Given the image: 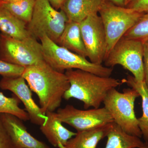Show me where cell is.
<instances>
[{"label": "cell", "mask_w": 148, "mask_h": 148, "mask_svg": "<svg viewBox=\"0 0 148 148\" xmlns=\"http://www.w3.org/2000/svg\"><path fill=\"white\" fill-rule=\"evenodd\" d=\"M22 76L38 97L40 107L45 113L59 108L70 86L65 73L56 71L45 60L25 68Z\"/></svg>", "instance_id": "1"}, {"label": "cell", "mask_w": 148, "mask_h": 148, "mask_svg": "<svg viewBox=\"0 0 148 148\" xmlns=\"http://www.w3.org/2000/svg\"><path fill=\"white\" fill-rule=\"evenodd\" d=\"M70 86L63 98H75L84 103V109L98 108L108 92L123 83L122 81L111 77L99 76L89 72L70 69L65 73Z\"/></svg>", "instance_id": "2"}, {"label": "cell", "mask_w": 148, "mask_h": 148, "mask_svg": "<svg viewBox=\"0 0 148 148\" xmlns=\"http://www.w3.org/2000/svg\"><path fill=\"white\" fill-rule=\"evenodd\" d=\"M45 61L53 69L64 73L70 69H79L99 76L110 77L112 68L93 64L87 58L58 45L44 36L40 40Z\"/></svg>", "instance_id": "3"}, {"label": "cell", "mask_w": 148, "mask_h": 148, "mask_svg": "<svg viewBox=\"0 0 148 148\" xmlns=\"http://www.w3.org/2000/svg\"><path fill=\"white\" fill-rule=\"evenodd\" d=\"M139 96L138 91L131 88L124 89L123 92L114 88L108 92L103 103L114 122L127 134L141 138L142 132L135 112V100Z\"/></svg>", "instance_id": "4"}, {"label": "cell", "mask_w": 148, "mask_h": 148, "mask_svg": "<svg viewBox=\"0 0 148 148\" xmlns=\"http://www.w3.org/2000/svg\"><path fill=\"white\" fill-rule=\"evenodd\" d=\"M68 21L63 10L55 9L47 0H36L27 29L37 40L46 36L57 43Z\"/></svg>", "instance_id": "5"}, {"label": "cell", "mask_w": 148, "mask_h": 148, "mask_svg": "<svg viewBox=\"0 0 148 148\" xmlns=\"http://www.w3.org/2000/svg\"><path fill=\"white\" fill-rule=\"evenodd\" d=\"M99 13L107 39L106 58L114 46L138 22L144 13L125 7L119 6L107 1Z\"/></svg>", "instance_id": "6"}, {"label": "cell", "mask_w": 148, "mask_h": 148, "mask_svg": "<svg viewBox=\"0 0 148 148\" xmlns=\"http://www.w3.org/2000/svg\"><path fill=\"white\" fill-rule=\"evenodd\" d=\"M0 57L8 63L25 68L44 60L41 43L34 37L19 40L1 33Z\"/></svg>", "instance_id": "7"}, {"label": "cell", "mask_w": 148, "mask_h": 148, "mask_svg": "<svg viewBox=\"0 0 148 148\" xmlns=\"http://www.w3.org/2000/svg\"><path fill=\"white\" fill-rule=\"evenodd\" d=\"M105 66L120 65L129 71L138 82L145 81L143 43L123 37L114 46L104 61Z\"/></svg>", "instance_id": "8"}, {"label": "cell", "mask_w": 148, "mask_h": 148, "mask_svg": "<svg viewBox=\"0 0 148 148\" xmlns=\"http://www.w3.org/2000/svg\"><path fill=\"white\" fill-rule=\"evenodd\" d=\"M63 123L69 125L77 132L102 127L114 122L113 119L105 108L81 110L68 105L56 112Z\"/></svg>", "instance_id": "9"}, {"label": "cell", "mask_w": 148, "mask_h": 148, "mask_svg": "<svg viewBox=\"0 0 148 148\" xmlns=\"http://www.w3.org/2000/svg\"><path fill=\"white\" fill-rule=\"evenodd\" d=\"M79 24L87 58L93 64L101 65L106 57L107 39L101 16L98 13L92 14Z\"/></svg>", "instance_id": "10"}, {"label": "cell", "mask_w": 148, "mask_h": 148, "mask_svg": "<svg viewBox=\"0 0 148 148\" xmlns=\"http://www.w3.org/2000/svg\"><path fill=\"white\" fill-rule=\"evenodd\" d=\"M0 88L13 92L23 103L32 123L40 126L44 123L46 114L35 103L32 98V90L22 75L3 77L0 81Z\"/></svg>", "instance_id": "11"}, {"label": "cell", "mask_w": 148, "mask_h": 148, "mask_svg": "<svg viewBox=\"0 0 148 148\" xmlns=\"http://www.w3.org/2000/svg\"><path fill=\"white\" fill-rule=\"evenodd\" d=\"M0 119L14 148H51L37 140L27 130L23 121L10 114H0Z\"/></svg>", "instance_id": "12"}, {"label": "cell", "mask_w": 148, "mask_h": 148, "mask_svg": "<svg viewBox=\"0 0 148 148\" xmlns=\"http://www.w3.org/2000/svg\"><path fill=\"white\" fill-rule=\"evenodd\" d=\"M45 121L40 129L49 143L55 147L59 144L65 145L68 141L76 135L64 127L55 112H47Z\"/></svg>", "instance_id": "13"}, {"label": "cell", "mask_w": 148, "mask_h": 148, "mask_svg": "<svg viewBox=\"0 0 148 148\" xmlns=\"http://www.w3.org/2000/svg\"><path fill=\"white\" fill-rule=\"evenodd\" d=\"M107 0H66L61 9L69 21L80 23L90 14L98 13Z\"/></svg>", "instance_id": "14"}, {"label": "cell", "mask_w": 148, "mask_h": 148, "mask_svg": "<svg viewBox=\"0 0 148 148\" xmlns=\"http://www.w3.org/2000/svg\"><path fill=\"white\" fill-rule=\"evenodd\" d=\"M56 44L72 52L87 58L79 23L69 20L67 21Z\"/></svg>", "instance_id": "15"}, {"label": "cell", "mask_w": 148, "mask_h": 148, "mask_svg": "<svg viewBox=\"0 0 148 148\" xmlns=\"http://www.w3.org/2000/svg\"><path fill=\"white\" fill-rule=\"evenodd\" d=\"M111 123L95 129L77 132L76 135L63 146L65 148H97L100 141L107 137Z\"/></svg>", "instance_id": "16"}, {"label": "cell", "mask_w": 148, "mask_h": 148, "mask_svg": "<svg viewBox=\"0 0 148 148\" xmlns=\"http://www.w3.org/2000/svg\"><path fill=\"white\" fill-rule=\"evenodd\" d=\"M0 31L1 34L19 40L32 36L27 24L21 21L1 5H0Z\"/></svg>", "instance_id": "17"}, {"label": "cell", "mask_w": 148, "mask_h": 148, "mask_svg": "<svg viewBox=\"0 0 148 148\" xmlns=\"http://www.w3.org/2000/svg\"><path fill=\"white\" fill-rule=\"evenodd\" d=\"M105 148H141L145 143L140 138L127 134L115 123H111Z\"/></svg>", "instance_id": "18"}, {"label": "cell", "mask_w": 148, "mask_h": 148, "mask_svg": "<svg viewBox=\"0 0 148 148\" xmlns=\"http://www.w3.org/2000/svg\"><path fill=\"white\" fill-rule=\"evenodd\" d=\"M122 81L123 83H126L130 87L137 90L142 98L143 114L138 118V124L145 143L148 144V87L145 81L138 82L130 75Z\"/></svg>", "instance_id": "19"}, {"label": "cell", "mask_w": 148, "mask_h": 148, "mask_svg": "<svg viewBox=\"0 0 148 148\" xmlns=\"http://www.w3.org/2000/svg\"><path fill=\"white\" fill-rule=\"evenodd\" d=\"M36 0H20L16 2L2 4L12 14L27 24L31 21Z\"/></svg>", "instance_id": "20"}, {"label": "cell", "mask_w": 148, "mask_h": 148, "mask_svg": "<svg viewBox=\"0 0 148 148\" xmlns=\"http://www.w3.org/2000/svg\"><path fill=\"white\" fill-rule=\"evenodd\" d=\"M20 102L16 96L9 98L0 92V114H12L23 121L29 120V114L27 112L19 107Z\"/></svg>", "instance_id": "21"}, {"label": "cell", "mask_w": 148, "mask_h": 148, "mask_svg": "<svg viewBox=\"0 0 148 148\" xmlns=\"http://www.w3.org/2000/svg\"><path fill=\"white\" fill-rule=\"evenodd\" d=\"M126 38L144 43L148 40V12L144 13L140 19L124 35Z\"/></svg>", "instance_id": "22"}, {"label": "cell", "mask_w": 148, "mask_h": 148, "mask_svg": "<svg viewBox=\"0 0 148 148\" xmlns=\"http://www.w3.org/2000/svg\"><path fill=\"white\" fill-rule=\"evenodd\" d=\"M24 67L10 64L0 57V75L3 77H11L22 75Z\"/></svg>", "instance_id": "23"}, {"label": "cell", "mask_w": 148, "mask_h": 148, "mask_svg": "<svg viewBox=\"0 0 148 148\" xmlns=\"http://www.w3.org/2000/svg\"><path fill=\"white\" fill-rule=\"evenodd\" d=\"M0 148H14L12 142L0 119Z\"/></svg>", "instance_id": "24"}, {"label": "cell", "mask_w": 148, "mask_h": 148, "mask_svg": "<svg viewBox=\"0 0 148 148\" xmlns=\"http://www.w3.org/2000/svg\"><path fill=\"white\" fill-rule=\"evenodd\" d=\"M125 7L142 13L148 12V0H134Z\"/></svg>", "instance_id": "25"}, {"label": "cell", "mask_w": 148, "mask_h": 148, "mask_svg": "<svg viewBox=\"0 0 148 148\" xmlns=\"http://www.w3.org/2000/svg\"><path fill=\"white\" fill-rule=\"evenodd\" d=\"M143 65L145 82L148 87V40L143 43Z\"/></svg>", "instance_id": "26"}, {"label": "cell", "mask_w": 148, "mask_h": 148, "mask_svg": "<svg viewBox=\"0 0 148 148\" xmlns=\"http://www.w3.org/2000/svg\"><path fill=\"white\" fill-rule=\"evenodd\" d=\"M52 5L53 8L58 10L61 9L66 0H47Z\"/></svg>", "instance_id": "27"}, {"label": "cell", "mask_w": 148, "mask_h": 148, "mask_svg": "<svg viewBox=\"0 0 148 148\" xmlns=\"http://www.w3.org/2000/svg\"><path fill=\"white\" fill-rule=\"evenodd\" d=\"M107 1L119 6L125 7V0H107Z\"/></svg>", "instance_id": "28"}, {"label": "cell", "mask_w": 148, "mask_h": 148, "mask_svg": "<svg viewBox=\"0 0 148 148\" xmlns=\"http://www.w3.org/2000/svg\"><path fill=\"white\" fill-rule=\"evenodd\" d=\"M20 0H0L1 4L4 3H12L16 2Z\"/></svg>", "instance_id": "29"}, {"label": "cell", "mask_w": 148, "mask_h": 148, "mask_svg": "<svg viewBox=\"0 0 148 148\" xmlns=\"http://www.w3.org/2000/svg\"><path fill=\"white\" fill-rule=\"evenodd\" d=\"M134 0H125V7H126L129 3H130L131 2Z\"/></svg>", "instance_id": "30"}, {"label": "cell", "mask_w": 148, "mask_h": 148, "mask_svg": "<svg viewBox=\"0 0 148 148\" xmlns=\"http://www.w3.org/2000/svg\"><path fill=\"white\" fill-rule=\"evenodd\" d=\"M141 148H148V144L145 143L144 146Z\"/></svg>", "instance_id": "31"}, {"label": "cell", "mask_w": 148, "mask_h": 148, "mask_svg": "<svg viewBox=\"0 0 148 148\" xmlns=\"http://www.w3.org/2000/svg\"><path fill=\"white\" fill-rule=\"evenodd\" d=\"M58 147L59 148H64V146L61 144H59L58 145Z\"/></svg>", "instance_id": "32"}, {"label": "cell", "mask_w": 148, "mask_h": 148, "mask_svg": "<svg viewBox=\"0 0 148 148\" xmlns=\"http://www.w3.org/2000/svg\"><path fill=\"white\" fill-rule=\"evenodd\" d=\"M1 5V2H0V5Z\"/></svg>", "instance_id": "33"}, {"label": "cell", "mask_w": 148, "mask_h": 148, "mask_svg": "<svg viewBox=\"0 0 148 148\" xmlns=\"http://www.w3.org/2000/svg\"></svg>", "instance_id": "34"}]
</instances>
